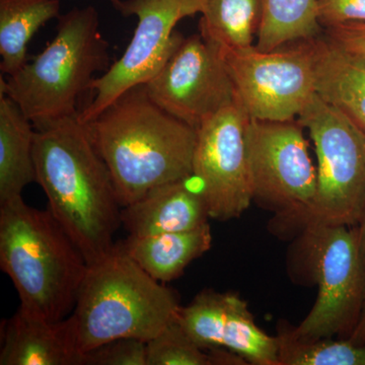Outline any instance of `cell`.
<instances>
[{
    "instance_id": "cell-10",
    "label": "cell",
    "mask_w": 365,
    "mask_h": 365,
    "mask_svg": "<svg viewBox=\"0 0 365 365\" xmlns=\"http://www.w3.org/2000/svg\"><path fill=\"white\" fill-rule=\"evenodd\" d=\"M247 157L254 200L299 220L313 203L317 169L299 121L248 120Z\"/></svg>"
},
{
    "instance_id": "cell-8",
    "label": "cell",
    "mask_w": 365,
    "mask_h": 365,
    "mask_svg": "<svg viewBox=\"0 0 365 365\" xmlns=\"http://www.w3.org/2000/svg\"><path fill=\"white\" fill-rule=\"evenodd\" d=\"M304 232L318 297L292 333L302 339L332 338L346 331L351 335L359 321L365 292V267L356 230L347 225H309Z\"/></svg>"
},
{
    "instance_id": "cell-18",
    "label": "cell",
    "mask_w": 365,
    "mask_h": 365,
    "mask_svg": "<svg viewBox=\"0 0 365 365\" xmlns=\"http://www.w3.org/2000/svg\"><path fill=\"white\" fill-rule=\"evenodd\" d=\"M35 127L11 98L0 93V204L21 196L37 182L34 160Z\"/></svg>"
},
{
    "instance_id": "cell-12",
    "label": "cell",
    "mask_w": 365,
    "mask_h": 365,
    "mask_svg": "<svg viewBox=\"0 0 365 365\" xmlns=\"http://www.w3.org/2000/svg\"><path fill=\"white\" fill-rule=\"evenodd\" d=\"M248 120L235 104L197 129L193 177L200 186L209 216L220 222L241 217L254 200L247 157Z\"/></svg>"
},
{
    "instance_id": "cell-23",
    "label": "cell",
    "mask_w": 365,
    "mask_h": 365,
    "mask_svg": "<svg viewBox=\"0 0 365 365\" xmlns=\"http://www.w3.org/2000/svg\"><path fill=\"white\" fill-rule=\"evenodd\" d=\"M278 365H365V343L352 340L302 339L292 329L277 336Z\"/></svg>"
},
{
    "instance_id": "cell-6",
    "label": "cell",
    "mask_w": 365,
    "mask_h": 365,
    "mask_svg": "<svg viewBox=\"0 0 365 365\" xmlns=\"http://www.w3.org/2000/svg\"><path fill=\"white\" fill-rule=\"evenodd\" d=\"M299 121L318 160L316 196L300 222L356 227L365 211V132L317 93Z\"/></svg>"
},
{
    "instance_id": "cell-19",
    "label": "cell",
    "mask_w": 365,
    "mask_h": 365,
    "mask_svg": "<svg viewBox=\"0 0 365 365\" xmlns=\"http://www.w3.org/2000/svg\"><path fill=\"white\" fill-rule=\"evenodd\" d=\"M60 16L59 0H0V69L11 76L25 66L28 44L48 21Z\"/></svg>"
},
{
    "instance_id": "cell-13",
    "label": "cell",
    "mask_w": 365,
    "mask_h": 365,
    "mask_svg": "<svg viewBox=\"0 0 365 365\" xmlns=\"http://www.w3.org/2000/svg\"><path fill=\"white\" fill-rule=\"evenodd\" d=\"M178 319L204 349L222 348L250 364L278 365L277 338L257 326L248 304L237 295L204 290L181 307Z\"/></svg>"
},
{
    "instance_id": "cell-28",
    "label": "cell",
    "mask_w": 365,
    "mask_h": 365,
    "mask_svg": "<svg viewBox=\"0 0 365 365\" xmlns=\"http://www.w3.org/2000/svg\"><path fill=\"white\" fill-rule=\"evenodd\" d=\"M355 230H356L360 255H361L362 261H364L365 267V211L359 225L355 227Z\"/></svg>"
},
{
    "instance_id": "cell-17",
    "label": "cell",
    "mask_w": 365,
    "mask_h": 365,
    "mask_svg": "<svg viewBox=\"0 0 365 365\" xmlns=\"http://www.w3.org/2000/svg\"><path fill=\"white\" fill-rule=\"evenodd\" d=\"M212 235L209 223L188 232H167L120 242L125 253L158 282L177 279L192 262L209 251Z\"/></svg>"
},
{
    "instance_id": "cell-22",
    "label": "cell",
    "mask_w": 365,
    "mask_h": 365,
    "mask_svg": "<svg viewBox=\"0 0 365 365\" xmlns=\"http://www.w3.org/2000/svg\"><path fill=\"white\" fill-rule=\"evenodd\" d=\"M244 361L246 360L239 355L222 348L200 347L185 331L179 319L146 342V365L246 364Z\"/></svg>"
},
{
    "instance_id": "cell-3",
    "label": "cell",
    "mask_w": 365,
    "mask_h": 365,
    "mask_svg": "<svg viewBox=\"0 0 365 365\" xmlns=\"http://www.w3.org/2000/svg\"><path fill=\"white\" fill-rule=\"evenodd\" d=\"M0 266L26 313L50 322L73 311L88 265L48 210L19 196L0 204Z\"/></svg>"
},
{
    "instance_id": "cell-4",
    "label": "cell",
    "mask_w": 365,
    "mask_h": 365,
    "mask_svg": "<svg viewBox=\"0 0 365 365\" xmlns=\"http://www.w3.org/2000/svg\"><path fill=\"white\" fill-rule=\"evenodd\" d=\"M179 297L153 279L121 245L88 265L71 317L83 354L117 339L148 342L179 318Z\"/></svg>"
},
{
    "instance_id": "cell-27",
    "label": "cell",
    "mask_w": 365,
    "mask_h": 365,
    "mask_svg": "<svg viewBox=\"0 0 365 365\" xmlns=\"http://www.w3.org/2000/svg\"><path fill=\"white\" fill-rule=\"evenodd\" d=\"M349 339L352 340L353 342L365 343V292L364 306H362L359 321L356 327H355L354 331H353L351 335H350Z\"/></svg>"
},
{
    "instance_id": "cell-7",
    "label": "cell",
    "mask_w": 365,
    "mask_h": 365,
    "mask_svg": "<svg viewBox=\"0 0 365 365\" xmlns=\"http://www.w3.org/2000/svg\"><path fill=\"white\" fill-rule=\"evenodd\" d=\"M220 52L235 104L250 120H295L316 93L313 40L285 50L262 51L251 46Z\"/></svg>"
},
{
    "instance_id": "cell-26",
    "label": "cell",
    "mask_w": 365,
    "mask_h": 365,
    "mask_svg": "<svg viewBox=\"0 0 365 365\" xmlns=\"http://www.w3.org/2000/svg\"><path fill=\"white\" fill-rule=\"evenodd\" d=\"M328 39L347 51L365 56V24H346L329 28Z\"/></svg>"
},
{
    "instance_id": "cell-9",
    "label": "cell",
    "mask_w": 365,
    "mask_h": 365,
    "mask_svg": "<svg viewBox=\"0 0 365 365\" xmlns=\"http://www.w3.org/2000/svg\"><path fill=\"white\" fill-rule=\"evenodd\" d=\"M114 7L124 16H136L138 24L123 55L91 83L95 98L79 112L83 124L160 71L184 38L175 32L178 23L200 14L202 0H120Z\"/></svg>"
},
{
    "instance_id": "cell-20",
    "label": "cell",
    "mask_w": 365,
    "mask_h": 365,
    "mask_svg": "<svg viewBox=\"0 0 365 365\" xmlns=\"http://www.w3.org/2000/svg\"><path fill=\"white\" fill-rule=\"evenodd\" d=\"M201 36L220 49H244L258 35L263 0H202Z\"/></svg>"
},
{
    "instance_id": "cell-21",
    "label": "cell",
    "mask_w": 365,
    "mask_h": 365,
    "mask_svg": "<svg viewBox=\"0 0 365 365\" xmlns=\"http://www.w3.org/2000/svg\"><path fill=\"white\" fill-rule=\"evenodd\" d=\"M319 30L318 0H263L256 47L272 51L287 43L313 40Z\"/></svg>"
},
{
    "instance_id": "cell-11",
    "label": "cell",
    "mask_w": 365,
    "mask_h": 365,
    "mask_svg": "<svg viewBox=\"0 0 365 365\" xmlns=\"http://www.w3.org/2000/svg\"><path fill=\"white\" fill-rule=\"evenodd\" d=\"M144 86L155 104L195 129L235 105L234 86L220 49L201 34L182 38Z\"/></svg>"
},
{
    "instance_id": "cell-16",
    "label": "cell",
    "mask_w": 365,
    "mask_h": 365,
    "mask_svg": "<svg viewBox=\"0 0 365 365\" xmlns=\"http://www.w3.org/2000/svg\"><path fill=\"white\" fill-rule=\"evenodd\" d=\"M313 44L317 95L365 132V56L329 39L314 38Z\"/></svg>"
},
{
    "instance_id": "cell-14",
    "label": "cell",
    "mask_w": 365,
    "mask_h": 365,
    "mask_svg": "<svg viewBox=\"0 0 365 365\" xmlns=\"http://www.w3.org/2000/svg\"><path fill=\"white\" fill-rule=\"evenodd\" d=\"M2 332L0 365H83L71 316L50 322L19 307Z\"/></svg>"
},
{
    "instance_id": "cell-2",
    "label": "cell",
    "mask_w": 365,
    "mask_h": 365,
    "mask_svg": "<svg viewBox=\"0 0 365 365\" xmlns=\"http://www.w3.org/2000/svg\"><path fill=\"white\" fill-rule=\"evenodd\" d=\"M85 125L122 208L158 187L193 177L197 129L155 104L144 85Z\"/></svg>"
},
{
    "instance_id": "cell-5",
    "label": "cell",
    "mask_w": 365,
    "mask_h": 365,
    "mask_svg": "<svg viewBox=\"0 0 365 365\" xmlns=\"http://www.w3.org/2000/svg\"><path fill=\"white\" fill-rule=\"evenodd\" d=\"M108 49L97 9L74 7L59 16L56 35L39 55L7 81L0 78V93L19 106L35 129L73 116L79 97L108 66Z\"/></svg>"
},
{
    "instance_id": "cell-25",
    "label": "cell",
    "mask_w": 365,
    "mask_h": 365,
    "mask_svg": "<svg viewBox=\"0 0 365 365\" xmlns=\"http://www.w3.org/2000/svg\"><path fill=\"white\" fill-rule=\"evenodd\" d=\"M321 26L333 28L346 24H365V0H318Z\"/></svg>"
},
{
    "instance_id": "cell-24",
    "label": "cell",
    "mask_w": 365,
    "mask_h": 365,
    "mask_svg": "<svg viewBox=\"0 0 365 365\" xmlns=\"http://www.w3.org/2000/svg\"><path fill=\"white\" fill-rule=\"evenodd\" d=\"M83 365H146V342L133 338L110 341L86 352Z\"/></svg>"
},
{
    "instance_id": "cell-1",
    "label": "cell",
    "mask_w": 365,
    "mask_h": 365,
    "mask_svg": "<svg viewBox=\"0 0 365 365\" xmlns=\"http://www.w3.org/2000/svg\"><path fill=\"white\" fill-rule=\"evenodd\" d=\"M34 160L48 209L88 265L104 258L116 246L122 206L79 113L35 129Z\"/></svg>"
},
{
    "instance_id": "cell-15",
    "label": "cell",
    "mask_w": 365,
    "mask_h": 365,
    "mask_svg": "<svg viewBox=\"0 0 365 365\" xmlns=\"http://www.w3.org/2000/svg\"><path fill=\"white\" fill-rule=\"evenodd\" d=\"M194 177L151 190L122 208L121 220L130 237L188 232L208 223L207 204Z\"/></svg>"
},
{
    "instance_id": "cell-29",
    "label": "cell",
    "mask_w": 365,
    "mask_h": 365,
    "mask_svg": "<svg viewBox=\"0 0 365 365\" xmlns=\"http://www.w3.org/2000/svg\"><path fill=\"white\" fill-rule=\"evenodd\" d=\"M113 6H116L118 4H119L120 0H110Z\"/></svg>"
}]
</instances>
